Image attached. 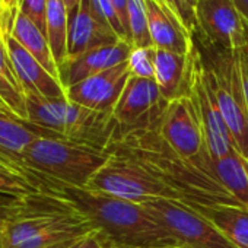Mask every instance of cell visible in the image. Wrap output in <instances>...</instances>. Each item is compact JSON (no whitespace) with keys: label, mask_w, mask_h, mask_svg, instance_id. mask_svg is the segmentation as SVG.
Instances as JSON below:
<instances>
[{"label":"cell","mask_w":248,"mask_h":248,"mask_svg":"<svg viewBox=\"0 0 248 248\" xmlns=\"http://www.w3.org/2000/svg\"><path fill=\"white\" fill-rule=\"evenodd\" d=\"M165 104L136 126L117 123L105 154L133 164L165 187L175 203L199 212L209 220L217 207H244L217 180L180 156L165 142L158 129V117Z\"/></svg>","instance_id":"1"},{"label":"cell","mask_w":248,"mask_h":248,"mask_svg":"<svg viewBox=\"0 0 248 248\" xmlns=\"http://www.w3.org/2000/svg\"><path fill=\"white\" fill-rule=\"evenodd\" d=\"M38 178L46 188L70 202L107 239L109 248H180L143 204L118 199L88 187H72Z\"/></svg>","instance_id":"2"},{"label":"cell","mask_w":248,"mask_h":248,"mask_svg":"<svg viewBox=\"0 0 248 248\" xmlns=\"http://www.w3.org/2000/svg\"><path fill=\"white\" fill-rule=\"evenodd\" d=\"M93 228L70 202L46 188L22 197L6 225V248H47L89 233Z\"/></svg>","instance_id":"3"},{"label":"cell","mask_w":248,"mask_h":248,"mask_svg":"<svg viewBox=\"0 0 248 248\" xmlns=\"http://www.w3.org/2000/svg\"><path fill=\"white\" fill-rule=\"evenodd\" d=\"M27 121L48 138H60L105 152L117 127L112 114L85 108L67 98L27 95Z\"/></svg>","instance_id":"4"},{"label":"cell","mask_w":248,"mask_h":248,"mask_svg":"<svg viewBox=\"0 0 248 248\" xmlns=\"http://www.w3.org/2000/svg\"><path fill=\"white\" fill-rule=\"evenodd\" d=\"M108 154L60 138H40L21 156V168L32 180H53L72 187H86L107 162Z\"/></svg>","instance_id":"5"},{"label":"cell","mask_w":248,"mask_h":248,"mask_svg":"<svg viewBox=\"0 0 248 248\" xmlns=\"http://www.w3.org/2000/svg\"><path fill=\"white\" fill-rule=\"evenodd\" d=\"M204 47L210 53V63L207 64L203 60V64L219 109L229 129L236 152L248 159V111L242 95L236 53Z\"/></svg>","instance_id":"6"},{"label":"cell","mask_w":248,"mask_h":248,"mask_svg":"<svg viewBox=\"0 0 248 248\" xmlns=\"http://www.w3.org/2000/svg\"><path fill=\"white\" fill-rule=\"evenodd\" d=\"M158 129L165 142L180 156L216 180L212 158L206 148L202 121L190 95L178 96L165 104L158 117Z\"/></svg>","instance_id":"7"},{"label":"cell","mask_w":248,"mask_h":248,"mask_svg":"<svg viewBox=\"0 0 248 248\" xmlns=\"http://www.w3.org/2000/svg\"><path fill=\"white\" fill-rule=\"evenodd\" d=\"M143 206L180 248H236L209 219L190 207L168 200H155Z\"/></svg>","instance_id":"8"},{"label":"cell","mask_w":248,"mask_h":248,"mask_svg":"<svg viewBox=\"0 0 248 248\" xmlns=\"http://www.w3.org/2000/svg\"><path fill=\"white\" fill-rule=\"evenodd\" d=\"M187 95H190L196 104L210 158L220 159L236 151L229 129L219 109L215 92L207 79L202 54L196 46L191 48V67Z\"/></svg>","instance_id":"9"},{"label":"cell","mask_w":248,"mask_h":248,"mask_svg":"<svg viewBox=\"0 0 248 248\" xmlns=\"http://www.w3.org/2000/svg\"><path fill=\"white\" fill-rule=\"evenodd\" d=\"M86 187L139 204L155 200L175 203L174 196L165 187L115 155H108L107 162L92 175Z\"/></svg>","instance_id":"10"},{"label":"cell","mask_w":248,"mask_h":248,"mask_svg":"<svg viewBox=\"0 0 248 248\" xmlns=\"http://www.w3.org/2000/svg\"><path fill=\"white\" fill-rule=\"evenodd\" d=\"M196 16L203 46L219 51L248 46V21L233 0H197Z\"/></svg>","instance_id":"11"},{"label":"cell","mask_w":248,"mask_h":248,"mask_svg":"<svg viewBox=\"0 0 248 248\" xmlns=\"http://www.w3.org/2000/svg\"><path fill=\"white\" fill-rule=\"evenodd\" d=\"M132 72L124 62L105 72L93 75L66 89V98L85 108L112 114Z\"/></svg>","instance_id":"12"},{"label":"cell","mask_w":248,"mask_h":248,"mask_svg":"<svg viewBox=\"0 0 248 248\" xmlns=\"http://www.w3.org/2000/svg\"><path fill=\"white\" fill-rule=\"evenodd\" d=\"M133 46L120 41L112 46H104L86 51L78 57L67 59L59 69L60 82L67 89L93 75L105 72L129 60Z\"/></svg>","instance_id":"13"},{"label":"cell","mask_w":248,"mask_h":248,"mask_svg":"<svg viewBox=\"0 0 248 248\" xmlns=\"http://www.w3.org/2000/svg\"><path fill=\"white\" fill-rule=\"evenodd\" d=\"M164 102L155 79L130 76L112 111L120 126H136L149 118Z\"/></svg>","instance_id":"14"},{"label":"cell","mask_w":248,"mask_h":248,"mask_svg":"<svg viewBox=\"0 0 248 248\" xmlns=\"http://www.w3.org/2000/svg\"><path fill=\"white\" fill-rule=\"evenodd\" d=\"M120 41L123 40L112 31V28L104 24L93 14L89 0H80L76 15L69 21L67 59H73L93 48L112 46Z\"/></svg>","instance_id":"15"},{"label":"cell","mask_w":248,"mask_h":248,"mask_svg":"<svg viewBox=\"0 0 248 248\" xmlns=\"http://www.w3.org/2000/svg\"><path fill=\"white\" fill-rule=\"evenodd\" d=\"M6 43L15 70L27 95H37L48 99L66 98V89L62 82L47 72L44 66L12 37V34L6 35Z\"/></svg>","instance_id":"16"},{"label":"cell","mask_w":248,"mask_h":248,"mask_svg":"<svg viewBox=\"0 0 248 248\" xmlns=\"http://www.w3.org/2000/svg\"><path fill=\"white\" fill-rule=\"evenodd\" d=\"M40 138L48 136L31 123L16 117L5 105H0V156L11 167L24 172L21 168V156Z\"/></svg>","instance_id":"17"},{"label":"cell","mask_w":248,"mask_h":248,"mask_svg":"<svg viewBox=\"0 0 248 248\" xmlns=\"http://www.w3.org/2000/svg\"><path fill=\"white\" fill-rule=\"evenodd\" d=\"M148 25L151 40L155 48L174 51L178 54H188L193 48V37L183 27V24L168 15L155 0H146Z\"/></svg>","instance_id":"18"},{"label":"cell","mask_w":248,"mask_h":248,"mask_svg":"<svg viewBox=\"0 0 248 248\" xmlns=\"http://www.w3.org/2000/svg\"><path fill=\"white\" fill-rule=\"evenodd\" d=\"M191 67V50L188 54L158 50L155 57V82L162 99L167 102L187 95Z\"/></svg>","instance_id":"19"},{"label":"cell","mask_w":248,"mask_h":248,"mask_svg":"<svg viewBox=\"0 0 248 248\" xmlns=\"http://www.w3.org/2000/svg\"><path fill=\"white\" fill-rule=\"evenodd\" d=\"M6 35L0 28V102L16 117L27 121V93L11 59Z\"/></svg>","instance_id":"20"},{"label":"cell","mask_w":248,"mask_h":248,"mask_svg":"<svg viewBox=\"0 0 248 248\" xmlns=\"http://www.w3.org/2000/svg\"><path fill=\"white\" fill-rule=\"evenodd\" d=\"M12 37L31 56H34L44 66V69L47 72H50L54 78H57L60 80L59 67L53 57L47 35L22 12H18V15H16L15 24L12 28Z\"/></svg>","instance_id":"21"},{"label":"cell","mask_w":248,"mask_h":248,"mask_svg":"<svg viewBox=\"0 0 248 248\" xmlns=\"http://www.w3.org/2000/svg\"><path fill=\"white\" fill-rule=\"evenodd\" d=\"M212 168L216 180L233 196L245 209H248V162L236 151L220 159H212Z\"/></svg>","instance_id":"22"},{"label":"cell","mask_w":248,"mask_h":248,"mask_svg":"<svg viewBox=\"0 0 248 248\" xmlns=\"http://www.w3.org/2000/svg\"><path fill=\"white\" fill-rule=\"evenodd\" d=\"M46 31L53 57L60 69L67 59L69 37V12L64 0H47Z\"/></svg>","instance_id":"23"},{"label":"cell","mask_w":248,"mask_h":248,"mask_svg":"<svg viewBox=\"0 0 248 248\" xmlns=\"http://www.w3.org/2000/svg\"><path fill=\"white\" fill-rule=\"evenodd\" d=\"M210 222L236 247L248 248V209L245 207H217Z\"/></svg>","instance_id":"24"},{"label":"cell","mask_w":248,"mask_h":248,"mask_svg":"<svg viewBox=\"0 0 248 248\" xmlns=\"http://www.w3.org/2000/svg\"><path fill=\"white\" fill-rule=\"evenodd\" d=\"M127 16L133 48L154 47L148 25L146 0H127Z\"/></svg>","instance_id":"25"},{"label":"cell","mask_w":248,"mask_h":248,"mask_svg":"<svg viewBox=\"0 0 248 248\" xmlns=\"http://www.w3.org/2000/svg\"><path fill=\"white\" fill-rule=\"evenodd\" d=\"M37 190V183L32 178L16 170L0 165V193L2 194L25 196Z\"/></svg>","instance_id":"26"},{"label":"cell","mask_w":248,"mask_h":248,"mask_svg":"<svg viewBox=\"0 0 248 248\" xmlns=\"http://www.w3.org/2000/svg\"><path fill=\"white\" fill-rule=\"evenodd\" d=\"M155 47L145 48H133L129 56V67L132 76L143 78V79H155Z\"/></svg>","instance_id":"27"},{"label":"cell","mask_w":248,"mask_h":248,"mask_svg":"<svg viewBox=\"0 0 248 248\" xmlns=\"http://www.w3.org/2000/svg\"><path fill=\"white\" fill-rule=\"evenodd\" d=\"M89 5H91V9L93 11V14L107 25H109L112 28V31L123 40L130 44V40H129V35L124 30L121 21H120V16L112 5L111 0H89Z\"/></svg>","instance_id":"28"},{"label":"cell","mask_w":248,"mask_h":248,"mask_svg":"<svg viewBox=\"0 0 248 248\" xmlns=\"http://www.w3.org/2000/svg\"><path fill=\"white\" fill-rule=\"evenodd\" d=\"M172 3L183 27L188 31L191 37H194L199 32V22L196 16L197 0H172Z\"/></svg>","instance_id":"29"},{"label":"cell","mask_w":248,"mask_h":248,"mask_svg":"<svg viewBox=\"0 0 248 248\" xmlns=\"http://www.w3.org/2000/svg\"><path fill=\"white\" fill-rule=\"evenodd\" d=\"M19 12L30 18L46 35V12L47 0H19Z\"/></svg>","instance_id":"30"},{"label":"cell","mask_w":248,"mask_h":248,"mask_svg":"<svg viewBox=\"0 0 248 248\" xmlns=\"http://www.w3.org/2000/svg\"><path fill=\"white\" fill-rule=\"evenodd\" d=\"M18 12L19 0H0V28L5 34H12Z\"/></svg>","instance_id":"31"},{"label":"cell","mask_w":248,"mask_h":248,"mask_svg":"<svg viewBox=\"0 0 248 248\" xmlns=\"http://www.w3.org/2000/svg\"><path fill=\"white\" fill-rule=\"evenodd\" d=\"M27 196V194H25ZM24 196L14 194H2L0 193V228H5L12 219L18 204L21 203Z\"/></svg>","instance_id":"32"},{"label":"cell","mask_w":248,"mask_h":248,"mask_svg":"<svg viewBox=\"0 0 248 248\" xmlns=\"http://www.w3.org/2000/svg\"><path fill=\"white\" fill-rule=\"evenodd\" d=\"M235 53H236V60H238V67H239L242 95H244L245 107L248 111V46L236 50Z\"/></svg>","instance_id":"33"},{"label":"cell","mask_w":248,"mask_h":248,"mask_svg":"<svg viewBox=\"0 0 248 248\" xmlns=\"http://www.w3.org/2000/svg\"><path fill=\"white\" fill-rule=\"evenodd\" d=\"M78 248H109V247L105 236L98 229H93L80 241Z\"/></svg>","instance_id":"34"},{"label":"cell","mask_w":248,"mask_h":248,"mask_svg":"<svg viewBox=\"0 0 248 248\" xmlns=\"http://www.w3.org/2000/svg\"><path fill=\"white\" fill-rule=\"evenodd\" d=\"M118 16H120V21L126 30L127 35H129V40H130V44H132V35H130V25H129V16H127V0H111Z\"/></svg>","instance_id":"35"},{"label":"cell","mask_w":248,"mask_h":248,"mask_svg":"<svg viewBox=\"0 0 248 248\" xmlns=\"http://www.w3.org/2000/svg\"><path fill=\"white\" fill-rule=\"evenodd\" d=\"M155 2L168 14V15H171V16H174V18H177L178 21H180V18H178V15H177V11H175V6H174V3H172V0H155ZM181 22V21H180Z\"/></svg>","instance_id":"36"},{"label":"cell","mask_w":248,"mask_h":248,"mask_svg":"<svg viewBox=\"0 0 248 248\" xmlns=\"http://www.w3.org/2000/svg\"><path fill=\"white\" fill-rule=\"evenodd\" d=\"M93 231V229H92ZM88 235V233H86ZM79 236V238H75V239H69V241H64L62 244H56V245H51V247H47V248H78V245L80 244V241L86 236Z\"/></svg>","instance_id":"37"},{"label":"cell","mask_w":248,"mask_h":248,"mask_svg":"<svg viewBox=\"0 0 248 248\" xmlns=\"http://www.w3.org/2000/svg\"><path fill=\"white\" fill-rule=\"evenodd\" d=\"M66 3V8H67V12H69V21L76 15L78 9H79V5H80V0H64Z\"/></svg>","instance_id":"38"},{"label":"cell","mask_w":248,"mask_h":248,"mask_svg":"<svg viewBox=\"0 0 248 248\" xmlns=\"http://www.w3.org/2000/svg\"><path fill=\"white\" fill-rule=\"evenodd\" d=\"M233 3L236 5V8L239 9V12L248 21V0H233Z\"/></svg>","instance_id":"39"},{"label":"cell","mask_w":248,"mask_h":248,"mask_svg":"<svg viewBox=\"0 0 248 248\" xmlns=\"http://www.w3.org/2000/svg\"><path fill=\"white\" fill-rule=\"evenodd\" d=\"M8 244V236H6V226L0 228V248H6Z\"/></svg>","instance_id":"40"},{"label":"cell","mask_w":248,"mask_h":248,"mask_svg":"<svg viewBox=\"0 0 248 248\" xmlns=\"http://www.w3.org/2000/svg\"><path fill=\"white\" fill-rule=\"evenodd\" d=\"M0 165H5V167H8V168H12V170H15V168H14V167H11V165H9V164H8V162H6V161L2 158V156H0ZM16 171H18V170H16ZM19 172H21V171H19ZM22 174H24V172H22Z\"/></svg>","instance_id":"41"},{"label":"cell","mask_w":248,"mask_h":248,"mask_svg":"<svg viewBox=\"0 0 248 248\" xmlns=\"http://www.w3.org/2000/svg\"><path fill=\"white\" fill-rule=\"evenodd\" d=\"M0 105H3V104H2V102H0Z\"/></svg>","instance_id":"42"},{"label":"cell","mask_w":248,"mask_h":248,"mask_svg":"<svg viewBox=\"0 0 248 248\" xmlns=\"http://www.w3.org/2000/svg\"><path fill=\"white\" fill-rule=\"evenodd\" d=\"M247 162H248V159H247Z\"/></svg>","instance_id":"43"}]
</instances>
